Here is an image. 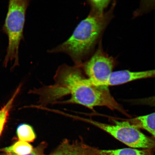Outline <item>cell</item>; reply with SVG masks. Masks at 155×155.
Listing matches in <instances>:
<instances>
[{
    "mask_svg": "<svg viewBox=\"0 0 155 155\" xmlns=\"http://www.w3.org/2000/svg\"><path fill=\"white\" fill-rule=\"evenodd\" d=\"M54 79L53 85L38 90L41 101L45 105L71 95L69 100L61 103L80 104L92 110L96 107L104 106L126 113L112 96L108 87L93 86L83 75L81 66L62 65L58 68Z\"/></svg>",
    "mask_w": 155,
    "mask_h": 155,
    "instance_id": "1",
    "label": "cell"
},
{
    "mask_svg": "<svg viewBox=\"0 0 155 155\" xmlns=\"http://www.w3.org/2000/svg\"><path fill=\"white\" fill-rule=\"evenodd\" d=\"M21 89L19 86L14 93V94L7 103L0 109V136L4 128L7 121L10 111L12 107L13 102L18 95Z\"/></svg>",
    "mask_w": 155,
    "mask_h": 155,
    "instance_id": "12",
    "label": "cell"
},
{
    "mask_svg": "<svg viewBox=\"0 0 155 155\" xmlns=\"http://www.w3.org/2000/svg\"><path fill=\"white\" fill-rule=\"evenodd\" d=\"M75 118L91 124L133 148L150 150L155 152V139L145 135L138 128L128 121L115 120L114 125H110L92 119L79 117Z\"/></svg>",
    "mask_w": 155,
    "mask_h": 155,
    "instance_id": "4",
    "label": "cell"
},
{
    "mask_svg": "<svg viewBox=\"0 0 155 155\" xmlns=\"http://www.w3.org/2000/svg\"><path fill=\"white\" fill-rule=\"evenodd\" d=\"M107 18L104 13L100 14L91 10L88 16L78 25L68 39L48 52L66 54L75 65L81 66L105 28Z\"/></svg>",
    "mask_w": 155,
    "mask_h": 155,
    "instance_id": "2",
    "label": "cell"
},
{
    "mask_svg": "<svg viewBox=\"0 0 155 155\" xmlns=\"http://www.w3.org/2000/svg\"><path fill=\"white\" fill-rule=\"evenodd\" d=\"M48 147V144L45 141H42L38 146L34 148L30 153L25 155H46L45 150ZM0 155H19L12 153H0Z\"/></svg>",
    "mask_w": 155,
    "mask_h": 155,
    "instance_id": "14",
    "label": "cell"
},
{
    "mask_svg": "<svg viewBox=\"0 0 155 155\" xmlns=\"http://www.w3.org/2000/svg\"><path fill=\"white\" fill-rule=\"evenodd\" d=\"M17 134L19 141L27 143L33 142L36 138V134L33 128L27 124L19 125L17 129Z\"/></svg>",
    "mask_w": 155,
    "mask_h": 155,
    "instance_id": "11",
    "label": "cell"
},
{
    "mask_svg": "<svg viewBox=\"0 0 155 155\" xmlns=\"http://www.w3.org/2000/svg\"><path fill=\"white\" fill-rule=\"evenodd\" d=\"M91 10L100 14H104V11L108 5L110 1H89Z\"/></svg>",
    "mask_w": 155,
    "mask_h": 155,
    "instance_id": "13",
    "label": "cell"
},
{
    "mask_svg": "<svg viewBox=\"0 0 155 155\" xmlns=\"http://www.w3.org/2000/svg\"><path fill=\"white\" fill-rule=\"evenodd\" d=\"M33 149V147L30 143L19 140L10 146L1 149L0 151L3 153L25 155L30 153Z\"/></svg>",
    "mask_w": 155,
    "mask_h": 155,
    "instance_id": "10",
    "label": "cell"
},
{
    "mask_svg": "<svg viewBox=\"0 0 155 155\" xmlns=\"http://www.w3.org/2000/svg\"><path fill=\"white\" fill-rule=\"evenodd\" d=\"M127 121L139 129H142L148 132L155 138V112Z\"/></svg>",
    "mask_w": 155,
    "mask_h": 155,
    "instance_id": "8",
    "label": "cell"
},
{
    "mask_svg": "<svg viewBox=\"0 0 155 155\" xmlns=\"http://www.w3.org/2000/svg\"><path fill=\"white\" fill-rule=\"evenodd\" d=\"M153 151L148 150H137L135 148H125L114 150H100L98 155H155Z\"/></svg>",
    "mask_w": 155,
    "mask_h": 155,
    "instance_id": "9",
    "label": "cell"
},
{
    "mask_svg": "<svg viewBox=\"0 0 155 155\" xmlns=\"http://www.w3.org/2000/svg\"><path fill=\"white\" fill-rule=\"evenodd\" d=\"M139 104L155 107V96L150 97L141 98L138 100Z\"/></svg>",
    "mask_w": 155,
    "mask_h": 155,
    "instance_id": "15",
    "label": "cell"
},
{
    "mask_svg": "<svg viewBox=\"0 0 155 155\" xmlns=\"http://www.w3.org/2000/svg\"><path fill=\"white\" fill-rule=\"evenodd\" d=\"M98 150L86 144L80 137L72 143L64 139L48 155H97Z\"/></svg>",
    "mask_w": 155,
    "mask_h": 155,
    "instance_id": "6",
    "label": "cell"
},
{
    "mask_svg": "<svg viewBox=\"0 0 155 155\" xmlns=\"http://www.w3.org/2000/svg\"><path fill=\"white\" fill-rule=\"evenodd\" d=\"M155 78V69L144 71L122 70L114 71L110 75L103 86H116L139 79Z\"/></svg>",
    "mask_w": 155,
    "mask_h": 155,
    "instance_id": "7",
    "label": "cell"
},
{
    "mask_svg": "<svg viewBox=\"0 0 155 155\" xmlns=\"http://www.w3.org/2000/svg\"><path fill=\"white\" fill-rule=\"evenodd\" d=\"M29 2L26 0L9 1L8 11L3 28L4 32L8 38V47L3 62L5 67L10 61H14L13 68L19 65V47L23 38L25 16Z\"/></svg>",
    "mask_w": 155,
    "mask_h": 155,
    "instance_id": "3",
    "label": "cell"
},
{
    "mask_svg": "<svg viewBox=\"0 0 155 155\" xmlns=\"http://www.w3.org/2000/svg\"><path fill=\"white\" fill-rule=\"evenodd\" d=\"M115 65L113 58L100 48L81 67L91 84L94 86H102L113 72Z\"/></svg>",
    "mask_w": 155,
    "mask_h": 155,
    "instance_id": "5",
    "label": "cell"
}]
</instances>
